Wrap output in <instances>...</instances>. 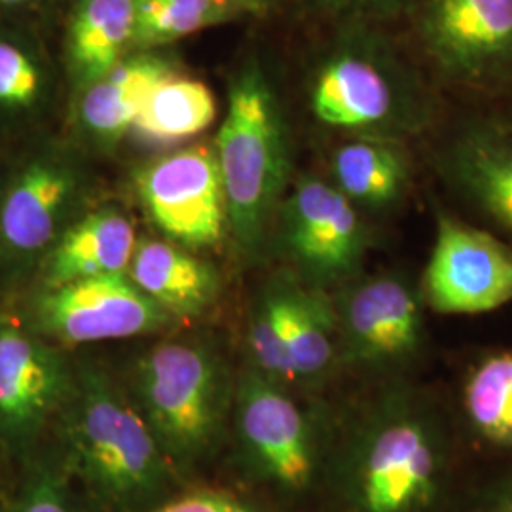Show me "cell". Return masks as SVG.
I'll use <instances>...</instances> for the list:
<instances>
[{
    "label": "cell",
    "mask_w": 512,
    "mask_h": 512,
    "mask_svg": "<svg viewBox=\"0 0 512 512\" xmlns=\"http://www.w3.org/2000/svg\"><path fill=\"white\" fill-rule=\"evenodd\" d=\"M458 425L439 397L410 380L380 382L330 459L344 512H465Z\"/></svg>",
    "instance_id": "cell-1"
},
{
    "label": "cell",
    "mask_w": 512,
    "mask_h": 512,
    "mask_svg": "<svg viewBox=\"0 0 512 512\" xmlns=\"http://www.w3.org/2000/svg\"><path fill=\"white\" fill-rule=\"evenodd\" d=\"M55 433L61 463L109 512H150L173 486V461L124 391L97 366H74Z\"/></svg>",
    "instance_id": "cell-2"
},
{
    "label": "cell",
    "mask_w": 512,
    "mask_h": 512,
    "mask_svg": "<svg viewBox=\"0 0 512 512\" xmlns=\"http://www.w3.org/2000/svg\"><path fill=\"white\" fill-rule=\"evenodd\" d=\"M315 120L366 139L408 143L437 122V101L410 61L382 35L348 38L310 86Z\"/></svg>",
    "instance_id": "cell-3"
},
{
    "label": "cell",
    "mask_w": 512,
    "mask_h": 512,
    "mask_svg": "<svg viewBox=\"0 0 512 512\" xmlns=\"http://www.w3.org/2000/svg\"><path fill=\"white\" fill-rule=\"evenodd\" d=\"M215 154L228 226L239 247L253 255L266 238L291 173L281 105L255 61H249L230 86Z\"/></svg>",
    "instance_id": "cell-4"
},
{
    "label": "cell",
    "mask_w": 512,
    "mask_h": 512,
    "mask_svg": "<svg viewBox=\"0 0 512 512\" xmlns=\"http://www.w3.org/2000/svg\"><path fill=\"white\" fill-rule=\"evenodd\" d=\"M133 403L171 461L202 458L220 435L228 385L219 355L198 340L147 349L131 374Z\"/></svg>",
    "instance_id": "cell-5"
},
{
    "label": "cell",
    "mask_w": 512,
    "mask_h": 512,
    "mask_svg": "<svg viewBox=\"0 0 512 512\" xmlns=\"http://www.w3.org/2000/svg\"><path fill=\"white\" fill-rule=\"evenodd\" d=\"M340 363L380 382L410 380L429 348L420 285L403 272L357 275L332 300Z\"/></svg>",
    "instance_id": "cell-6"
},
{
    "label": "cell",
    "mask_w": 512,
    "mask_h": 512,
    "mask_svg": "<svg viewBox=\"0 0 512 512\" xmlns=\"http://www.w3.org/2000/svg\"><path fill=\"white\" fill-rule=\"evenodd\" d=\"M80 171L57 147H35L4 171L0 186V298L23 293L42 258L73 222Z\"/></svg>",
    "instance_id": "cell-7"
},
{
    "label": "cell",
    "mask_w": 512,
    "mask_h": 512,
    "mask_svg": "<svg viewBox=\"0 0 512 512\" xmlns=\"http://www.w3.org/2000/svg\"><path fill=\"white\" fill-rule=\"evenodd\" d=\"M65 351L33 329L18 298H0V461L23 467L42 452L73 387Z\"/></svg>",
    "instance_id": "cell-8"
},
{
    "label": "cell",
    "mask_w": 512,
    "mask_h": 512,
    "mask_svg": "<svg viewBox=\"0 0 512 512\" xmlns=\"http://www.w3.org/2000/svg\"><path fill=\"white\" fill-rule=\"evenodd\" d=\"M421 52L448 84L490 92L512 82V0H412Z\"/></svg>",
    "instance_id": "cell-9"
},
{
    "label": "cell",
    "mask_w": 512,
    "mask_h": 512,
    "mask_svg": "<svg viewBox=\"0 0 512 512\" xmlns=\"http://www.w3.org/2000/svg\"><path fill=\"white\" fill-rule=\"evenodd\" d=\"M29 325L57 348L69 349L162 330L173 317L148 300L128 275L78 279L16 296Z\"/></svg>",
    "instance_id": "cell-10"
},
{
    "label": "cell",
    "mask_w": 512,
    "mask_h": 512,
    "mask_svg": "<svg viewBox=\"0 0 512 512\" xmlns=\"http://www.w3.org/2000/svg\"><path fill=\"white\" fill-rule=\"evenodd\" d=\"M279 241L302 283L340 287L361 272L368 230L361 211L319 177H300L279 205Z\"/></svg>",
    "instance_id": "cell-11"
},
{
    "label": "cell",
    "mask_w": 512,
    "mask_h": 512,
    "mask_svg": "<svg viewBox=\"0 0 512 512\" xmlns=\"http://www.w3.org/2000/svg\"><path fill=\"white\" fill-rule=\"evenodd\" d=\"M236 427L256 475L281 494L298 497L323 471L319 433L285 385L255 368L239 380Z\"/></svg>",
    "instance_id": "cell-12"
},
{
    "label": "cell",
    "mask_w": 512,
    "mask_h": 512,
    "mask_svg": "<svg viewBox=\"0 0 512 512\" xmlns=\"http://www.w3.org/2000/svg\"><path fill=\"white\" fill-rule=\"evenodd\" d=\"M418 285L425 310L440 315L499 310L512 302V245L437 209L435 241Z\"/></svg>",
    "instance_id": "cell-13"
},
{
    "label": "cell",
    "mask_w": 512,
    "mask_h": 512,
    "mask_svg": "<svg viewBox=\"0 0 512 512\" xmlns=\"http://www.w3.org/2000/svg\"><path fill=\"white\" fill-rule=\"evenodd\" d=\"M150 220L184 249L215 247L228 226L215 148L192 147L160 156L135 175Z\"/></svg>",
    "instance_id": "cell-14"
},
{
    "label": "cell",
    "mask_w": 512,
    "mask_h": 512,
    "mask_svg": "<svg viewBox=\"0 0 512 512\" xmlns=\"http://www.w3.org/2000/svg\"><path fill=\"white\" fill-rule=\"evenodd\" d=\"M440 179L484 222L512 245V133L494 120L467 122L437 154Z\"/></svg>",
    "instance_id": "cell-15"
},
{
    "label": "cell",
    "mask_w": 512,
    "mask_h": 512,
    "mask_svg": "<svg viewBox=\"0 0 512 512\" xmlns=\"http://www.w3.org/2000/svg\"><path fill=\"white\" fill-rule=\"evenodd\" d=\"M137 241L135 228L122 211L114 207L97 209L67 226L42 258L27 289H50L88 277L126 275Z\"/></svg>",
    "instance_id": "cell-16"
},
{
    "label": "cell",
    "mask_w": 512,
    "mask_h": 512,
    "mask_svg": "<svg viewBox=\"0 0 512 512\" xmlns=\"http://www.w3.org/2000/svg\"><path fill=\"white\" fill-rule=\"evenodd\" d=\"M452 414L463 446L512 456V346L476 355L461 374Z\"/></svg>",
    "instance_id": "cell-17"
},
{
    "label": "cell",
    "mask_w": 512,
    "mask_h": 512,
    "mask_svg": "<svg viewBox=\"0 0 512 512\" xmlns=\"http://www.w3.org/2000/svg\"><path fill=\"white\" fill-rule=\"evenodd\" d=\"M126 275L169 317L200 315L219 294L213 266L162 239H139Z\"/></svg>",
    "instance_id": "cell-18"
},
{
    "label": "cell",
    "mask_w": 512,
    "mask_h": 512,
    "mask_svg": "<svg viewBox=\"0 0 512 512\" xmlns=\"http://www.w3.org/2000/svg\"><path fill=\"white\" fill-rule=\"evenodd\" d=\"M332 181L359 211L389 213L410 196L414 165L404 143L357 137L334 150Z\"/></svg>",
    "instance_id": "cell-19"
},
{
    "label": "cell",
    "mask_w": 512,
    "mask_h": 512,
    "mask_svg": "<svg viewBox=\"0 0 512 512\" xmlns=\"http://www.w3.org/2000/svg\"><path fill=\"white\" fill-rule=\"evenodd\" d=\"M169 74H173L171 63L160 55L124 57L84 90L78 107L82 126L97 141L116 143L133 128L148 95Z\"/></svg>",
    "instance_id": "cell-20"
},
{
    "label": "cell",
    "mask_w": 512,
    "mask_h": 512,
    "mask_svg": "<svg viewBox=\"0 0 512 512\" xmlns=\"http://www.w3.org/2000/svg\"><path fill=\"white\" fill-rule=\"evenodd\" d=\"M281 293L294 380L296 384H315L340 363L332 298L293 274L281 277Z\"/></svg>",
    "instance_id": "cell-21"
},
{
    "label": "cell",
    "mask_w": 512,
    "mask_h": 512,
    "mask_svg": "<svg viewBox=\"0 0 512 512\" xmlns=\"http://www.w3.org/2000/svg\"><path fill=\"white\" fill-rule=\"evenodd\" d=\"M137 0H78L67 31V61L86 90L124 59L133 44Z\"/></svg>",
    "instance_id": "cell-22"
},
{
    "label": "cell",
    "mask_w": 512,
    "mask_h": 512,
    "mask_svg": "<svg viewBox=\"0 0 512 512\" xmlns=\"http://www.w3.org/2000/svg\"><path fill=\"white\" fill-rule=\"evenodd\" d=\"M217 118V101L207 84L169 74L139 112L133 128L150 141H179L209 128Z\"/></svg>",
    "instance_id": "cell-23"
},
{
    "label": "cell",
    "mask_w": 512,
    "mask_h": 512,
    "mask_svg": "<svg viewBox=\"0 0 512 512\" xmlns=\"http://www.w3.org/2000/svg\"><path fill=\"white\" fill-rule=\"evenodd\" d=\"M238 0H137L133 46L156 48L198 33L236 12Z\"/></svg>",
    "instance_id": "cell-24"
},
{
    "label": "cell",
    "mask_w": 512,
    "mask_h": 512,
    "mask_svg": "<svg viewBox=\"0 0 512 512\" xmlns=\"http://www.w3.org/2000/svg\"><path fill=\"white\" fill-rule=\"evenodd\" d=\"M48 76L35 48L0 27V120L35 114L46 99Z\"/></svg>",
    "instance_id": "cell-25"
},
{
    "label": "cell",
    "mask_w": 512,
    "mask_h": 512,
    "mask_svg": "<svg viewBox=\"0 0 512 512\" xmlns=\"http://www.w3.org/2000/svg\"><path fill=\"white\" fill-rule=\"evenodd\" d=\"M247 340L256 372L285 387L296 384L287 346L281 277L256 298L249 317Z\"/></svg>",
    "instance_id": "cell-26"
},
{
    "label": "cell",
    "mask_w": 512,
    "mask_h": 512,
    "mask_svg": "<svg viewBox=\"0 0 512 512\" xmlns=\"http://www.w3.org/2000/svg\"><path fill=\"white\" fill-rule=\"evenodd\" d=\"M18 488L4 512H74L69 473L46 450L21 467Z\"/></svg>",
    "instance_id": "cell-27"
},
{
    "label": "cell",
    "mask_w": 512,
    "mask_h": 512,
    "mask_svg": "<svg viewBox=\"0 0 512 512\" xmlns=\"http://www.w3.org/2000/svg\"><path fill=\"white\" fill-rule=\"evenodd\" d=\"M150 512H258L232 495L222 492H192V494L165 501Z\"/></svg>",
    "instance_id": "cell-28"
},
{
    "label": "cell",
    "mask_w": 512,
    "mask_h": 512,
    "mask_svg": "<svg viewBox=\"0 0 512 512\" xmlns=\"http://www.w3.org/2000/svg\"><path fill=\"white\" fill-rule=\"evenodd\" d=\"M465 512H512V467L471 490Z\"/></svg>",
    "instance_id": "cell-29"
},
{
    "label": "cell",
    "mask_w": 512,
    "mask_h": 512,
    "mask_svg": "<svg viewBox=\"0 0 512 512\" xmlns=\"http://www.w3.org/2000/svg\"><path fill=\"white\" fill-rule=\"evenodd\" d=\"M321 10L334 16H391L412 0H313Z\"/></svg>",
    "instance_id": "cell-30"
},
{
    "label": "cell",
    "mask_w": 512,
    "mask_h": 512,
    "mask_svg": "<svg viewBox=\"0 0 512 512\" xmlns=\"http://www.w3.org/2000/svg\"><path fill=\"white\" fill-rule=\"evenodd\" d=\"M494 122L497 126H501V128L507 129V131H511L512 133V103L497 120H494Z\"/></svg>",
    "instance_id": "cell-31"
},
{
    "label": "cell",
    "mask_w": 512,
    "mask_h": 512,
    "mask_svg": "<svg viewBox=\"0 0 512 512\" xmlns=\"http://www.w3.org/2000/svg\"><path fill=\"white\" fill-rule=\"evenodd\" d=\"M243 4H247V6H253V8H266V6H270V4H274L275 0H241Z\"/></svg>",
    "instance_id": "cell-32"
},
{
    "label": "cell",
    "mask_w": 512,
    "mask_h": 512,
    "mask_svg": "<svg viewBox=\"0 0 512 512\" xmlns=\"http://www.w3.org/2000/svg\"><path fill=\"white\" fill-rule=\"evenodd\" d=\"M29 0H0V6L2 8H19V6H25Z\"/></svg>",
    "instance_id": "cell-33"
},
{
    "label": "cell",
    "mask_w": 512,
    "mask_h": 512,
    "mask_svg": "<svg viewBox=\"0 0 512 512\" xmlns=\"http://www.w3.org/2000/svg\"><path fill=\"white\" fill-rule=\"evenodd\" d=\"M2 177H4V171H0V186H2Z\"/></svg>",
    "instance_id": "cell-34"
},
{
    "label": "cell",
    "mask_w": 512,
    "mask_h": 512,
    "mask_svg": "<svg viewBox=\"0 0 512 512\" xmlns=\"http://www.w3.org/2000/svg\"><path fill=\"white\" fill-rule=\"evenodd\" d=\"M238 2H241V0H238Z\"/></svg>",
    "instance_id": "cell-35"
}]
</instances>
